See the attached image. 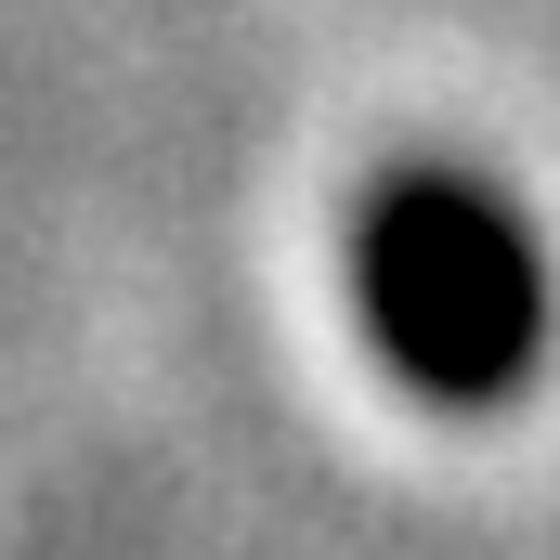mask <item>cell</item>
Listing matches in <instances>:
<instances>
[{"label": "cell", "instance_id": "1", "mask_svg": "<svg viewBox=\"0 0 560 560\" xmlns=\"http://www.w3.org/2000/svg\"><path fill=\"white\" fill-rule=\"evenodd\" d=\"M352 313L378 339V365L443 405V418H482V405H522L548 378L560 300H548V248L535 222L469 183V170H392L352 222Z\"/></svg>", "mask_w": 560, "mask_h": 560}]
</instances>
